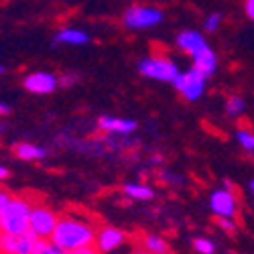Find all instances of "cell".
Masks as SVG:
<instances>
[{"label": "cell", "instance_id": "6da1fadb", "mask_svg": "<svg viewBox=\"0 0 254 254\" xmlns=\"http://www.w3.org/2000/svg\"><path fill=\"white\" fill-rule=\"evenodd\" d=\"M98 226L100 224H96V220L86 218L83 214H59L49 240L63 252L94 246Z\"/></svg>", "mask_w": 254, "mask_h": 254}, {"label": "cell", "instance_id": "7a4b0ae2", "mask_svg": "<svg viewBox=\"0 0 254 254\" xmlns=\"http://www.w3.org/2000/svg\"><path fill=\"white\" fill-rule=\"evenodd\" d=\"M31 205H33L31 195H10L8 203L0 211V230H2V234H25V232H29Z\"/></svg>", "mask_w": 254, "mask_h": 254}, {"label": "cell", "instance_id": "3957f363", "mask_svg": "<svg viewBox=\"0 0 254 254\" xmlns=\"http://www.w3.org/2000/svg\"><path fill=\"white\" fill-rule=\"evenodd\" d=\"M59 214L45 201H35L31 205L29 214V232L39 240H49L53 234V228L57 224Z\"/></svg>", "mask_w": 254, "mask_h": 254}, {"label": "cell", "instance_id": "277c9868", "mask_svg": "<svg viewBox=\"0 0 254 254\" xmlns=\"http://www.w3.org/2000/svg\"><path fill=\"white\" fill-rule=\"evenodd\" d=\"M138 71H140V75L149 77V79L171 83L177 77L179 67H177V63L173 59H169L167 55H149L138 61Z\"/></svg>", "mask_w": 254, "mask_h": 254}, {"label": "cell", "instance_id": "5b68a950", "mask_svg": "<svg viewBox=\"0 0 254 254\" xmlns=\"http://www.w3.org/2000/svg\"><path fill=\"white\" fill-rule=\"evenodd\" d=\"M171 83H173L175 90H177L187 102H197V100L203 96V92H205L207 77L191 65V67L185 69V71H179L177 77H175Z\"/></svg>", "mask_w": 254, "mask_h": 254}, {"label": "cell", "instance_id": "8992f818", "mask_svg": "<svg viewBox=\"0 0 254 254\" xmlns=\"http://www.w3.org/2000/svg\"><path fill=\"white\" fill-rule=\"evenodd\" d=\"M165 18L163 10L155 8V6H142V4H134L122 16V25L130 31H144V29H153L157 27L161 20Z\"/></svg>", "mask_w": 254, "mask_h": 254}, {"label": "cell", "instance_id": "52a82bcc", "mask_svg": "<svg viewBox=\"0 0 254 254\" xmlns=\"http://www.w3.org/2000/svg\"><path fill=\"white\" fill-rule=\"evenodd\" d=\"M130 242H132V236L126 234L124 230H120L116 226H98L96 238H94V248L100 254H112Z\"/></svg>", "mask_w": 254, "mask_h": 254}, {"label": "cell", "instance_id": "ba28073f", "mask_svg": "<svg viewBox=\"0 0 254 254\" xmlns=\"http://www.w3.org/2000/svg\"><path fill=\"white\" fill-rule=\"evenodd\" d=\"M209 209L214 211L216 218H236L240 211V197L230 187L216 189L209 195Z\"/></svg>", "mask_w": 254, "mask_h": 254}, {"label": "cell", "instance_id": "9c48e42d", "mask_svg": "<svg viewBox=\"0 0 254 254\" xmlns=\"http://www.w3.org/2000/svg\"><path fill=\"white\" fill-rule=\"evenodd\" d=\"M23 88L37 96H47L59 88V83H57V75L51 71H33L23 79Z\"/></svg>", "mask_w": 254, "mask_h": 254}, {"label": "cell", "instance_id": "30bf717a", "mask_svg": "<svg viewBox=\"0 0 254 254\" xmlns=\"http://www.w3.org/2000/svg\"><path fill=\"white\" fill-rule=\"evenodd\" d=\"M37 238L31 232L25 234H0V254H31Z\"/></svg>", "mask_w": 254, "mask_h": 254}, {"label": "cell", "instance_id": "8fae6325", "mask_svg": "<svg viewBox=\"0 0 254 254\" xmlns=\"http://www.w3.org/2000/svg\"><path fill=\"white\" fill-rule=\"evenodd\" d=\"M98 128L104 134H132L136 130V120L132 118H118V116H100L98 118Z\"/></svg>", "mask_w": 254, "mask_h": 254}, {"label": "cell", "instance_id": "7c38bea8", "mask_svg": "<svg viewBox=\"0 0 254 254\" xmlns=\"http://www.w3.org/2000/svg\"><path fill=\"white\" fill-rule=\"evenodd\" d=\"M207 45V41L205 37L199 33V31H193V29H187V31H181L177 35V47L189 55V57H193L197 51H201L203 47Z\"/></svg>", "mask_w": 254, "mask_h": 254}, {"label": "cell", "instance_id": "4fadbf2b", "mask_svg": "<svg viewBox=\"0 0 254 254\" xmlns=\"http://www.w3.org/2000/svg\"><path fill=\"white\" fill-rule=\"evenodd\" d=\"M191 61H193V67L197 69V71H201L207 79L216 73V69H218V55L214 53V49H211L209 45H205L201 51H197L193 57H191Z\"/></svg>", "mask_w": 254, "mask_h": 254}, {"label": "cell", "instance_id": "5bb4252c", "mask_svg": "<svg viewBox=\"0 0 254 254\" xmlns=\"http://www.w3.org/2000/svg\"><path fill=\"white\" fill-rule=\"evenodd\" d=\"M55 43H63V45H73V47H81L90 43V35L83 29H75V27H63L55 33Z\"/></svg>", "mask_w": 254, "mask_h": 254}, {"label": "cell", "instance_id": "9a60e30c", "mask_svg": "<svg viewBox=\"0 0 254 254\" xmlns=\"http://www.w3.org/2000/svg\"><path fill=\"white\" fill-rule=\"evenodd\" d=\"M12 151L20 161H29V163L41 161V159H45L49 155V151L45 149V146H39L35 142H16L12 146Z\"/></svg>", "mask_w": 254, "mask_h": 254}, {"label": "cell", "instance_id": "2e32d148", "mask_svg": "<svg viewBox=\"0 0 254 254\" xmlns=\"http://www.w3.org/2000/svg\"><path fill=\"white\" fill-rule=\"evenodd\" d=\"M122 191H124L126 197H130L134 201H151L155 197V189L149 183H138V181L124 183Z\"/></svg>", "mask_w": 254, "mask_h": 254}, {"label": "cell", "instance_id": "e0dca14e", "mask_svg": "<svg viewBox=\"0 0 254 254\" xmlns=\"http://www.w3.org/2000/svg\"><path fill=\"white\" fill-rule=\"evenodd\" d=\"M140 246L151 254H169V242L159 234H146L140 238Z\"/></svg>", "mask_w": 254, "mask_h": 254}, {"label": "cell", "instance_id": "ac0fdd59", "mask_svg": "<svg viewBox=\"0 0 254 254\" xmlns=\"http://www.w3.org/2000/svg\"><path fill=\"white\" fill-rule=\"evenodd\" d=\"M246 112V102L240 96H230L226 100V114L232 118H240Z\"/></svg>", "mask_w": 254, "mask_h": 254}, {"label": "cell", "instance_id": "d6986e66", "mask_svg": "<svg viewBox=\"0 0 254 254\" xmlns=\"http://www.w3.org/2000/svg\"><path fill=\"white\" fill-rule=\"evenodd\" d=\"M236 140H238V144L242 146L246 153L254 151V134H252L250 128H238L236 130Z\"/></svg>", "mask_w": 254, "mask_h": 254}, {"label": "cell", "instance_id": "ffe728a7", "mask_svg": "<svg viewBox=\"0 0 254 254\" xmlns=\"http://www.w3.org/2000/svg\"><path fill=\"white\" fill-rule=\"evenodd\" d=\"M31 254H65V252H63L59 246H55L51 240H39L37 238L35 248H33Z\"/></svg>", "mask_w": 254, "mask_h": 254}, {"label": "cell", "instance_id": "44dd1931", "mask_svg": "<svg viewBox=\"0 0 254 254\" xmlns=\"http://www.w3.org/2000/svg\"><path fill=\"white\" fill-rule=\"evenodd\" d=\"M193 248H195L199 254H214V252H216V244L211 242L209 238H195V240H193Z\"/></svg>", "mask_w": 254, "mask_h": 254}, {"label": "cell", "instance_id": "7402d4cb", "mask_svg": "<svg viewBox=\"0 0 254 254\" xmlns=\"http://www.w3.org/2000/svg\"><path fill=\"white\" fill-rule=\"evenodd\" d=\"M222 20H224V16H222V12H211L207 18H205V31L207 33H216L218 29H220V25H222Z\"/></svg>", "mask_w": 254, "mask_h": 254}, {"label": "cell", "instance_id": "603a6c76", "mask_svg": "<svg viewBox=\"0 0 254 254\" xmlns=\"http://www.w3.org/2000/svg\"><path fill=\"white\" fill-rule=\"evenodd\" d=\"M216 224L220 230L228 232V234H234V232L238 230V222L236 218H216Z\"/></svg>", "mask_w": 254, "mask_h": 254}, {"label": "cell", "instance_id": "cb8c5ba5", "mask_svg": "<svg viewBox=\"0 0 254 254\" xmlns=\"http://www.w3.org/2000/svg\"><path fill=\"white\" fill-rule=\"evenodd\" d=\"M77 81H79L77 73H63V75L57 77L59 88H73V86H77Z\"/></svg>", "mask_w": 254, "mask_h": 254}, {"label": "cell", "instance_id": "d4e9b609", "mask_svg": "<svg viewBox=\"0 0 254 254\" xmlns=\"http://www.w3.org/2000/svg\"><path fill=\"white\" fill-rule=\"evenodd\" d=\"M10 191H8V189H4V187H0V211H2L4 209V205L8 203V199H10Z\"/></svg>", "mask_w": 254, "mask_h": 254}, {"label": "cell", "instance_id": "484cf974", "mask_svg": "<svg viewBox=\"0 0 254 254\" xmlns=\"http://www.w3.org/2000/svg\"><path fill=\"white\" fill-rule=\"evenodd\" d=\"M244 14L246 18H254V0H244Z\"/></svg>", "mask_w": 254, "mask_h": 254}, {"label": "cell", "instance_id": "4316f807", "mask_svg": "<svg viewBox=\"0 0 254 254\" xmlns=\"http://www.w3.org/2000/svg\"><path fill=\"white\" fill-rule=\"evenodd\" d=\"M65 254H100L94 246H86V248H77V250H71V252H65Z\"/></svg>", "mask_w": 254, "mask_h": 254}, {"label": "cell", "instance_id": "83f0119b", "mask_svg": "<svg viewBox=\"0 0 254 254\" xmlns=\"http://www.w3.org/2000/svg\"><path fill=\"white\" fill-rule=\"evenodd\" d=\"M161 179H165L167 183H179V181H183L181 177H177V175H169V173H161Z\"/></svg>", "mask_w": 254, "mask_h": 254}, {"label": "cell", "instance_id": "f1b7e54d", "mask_svg": "<svg viewBox=\"0 0 254 254\" xmlns=\"http://www.w3.org/2000/svg\"><path fill=\"white\" fill-rule=\"evenodd\" d=\"M10 114V106L6 102H0V118L2 116H8Z\"/></svg>", "mask_w": 254, "mask_h": 254}, {"label": "cell", "instance_id": "f546056e", "mask_svg": "<svg viewBox=\"0 0 254 254\" xmlns=\"http://www.w3.org/2000/svg\"><path fill=\"white\" fill-rule=\"evenodd\" d=\"M8 175H10V171L4 167V165H0V181H6L8 179Z\"/></svg>", "mask_w": 254, "mask_h": 254}, {"label": "cell", "instance_id": "4dcf8cb0", "mask_svg": "<svg viewBox=\"0 0 254 254\" xmlns=\"http://www.w3.org/2000/svg\"><path fill=\"white\" fill-rule=\"evenodd\" d=\"M149 163H151V165H157V167H159V165H163L165 161H163V157H161V155H153V157L149 159Z\"/></svg>", "mask_w": 254, "mask_h": 254}, {"label": "cell", "instance_id": "1f68e13d", "mask_svg": "<svg viewBox=\"0 0 254 254\" xmlns=\"http://www.w3.org/2000/svg\"><path fill=\"white\" fill-rule=\"evenodd\" d=\"M128 254H151V252H146L142 246H134V248H132Z\"/></svg>", "mask_w": 254, "mask_h": 254}, {"label": "cell", "instance_id": "d6a6232c", "mask_svg": "<svg viewBox=\"0 0 254 254\" xmlns=\"http://www.w3.org/2000/svg\"><path fill=\"white\" fill-rule=\"evenodd\" d=\"M4 130H6V126H4V124H0V136L4 134Z\"/></svg>", "mask_w": 254, "mask_h": 254}, {"label": "cell", "instance_id": "836d02e7", "mask_svg": "<svg viewBox=\"0 0 254 254\" xmlns=\"http://www.w3.org/2000/svg\"><path fill=\"white\" fill-rule=\"evenodd\" d=\"M4 73V65H0V75H2Z\"/></svg>", "mask_w": 254, "mask_h": 254}, {"label": "cell", "instance_id": "e575fe53", "mask_svg": "<svg viewBox=\"0 0 254 254\" xmlns=\"http://www.w3.org/2000/svg\"><path fill=\"white\" fill-rule=\"evenodd\" d=\"M0 234H2V230H0Z\"/></svg>", "mask_w": 254, "mask_h": 254}]
</instances>
